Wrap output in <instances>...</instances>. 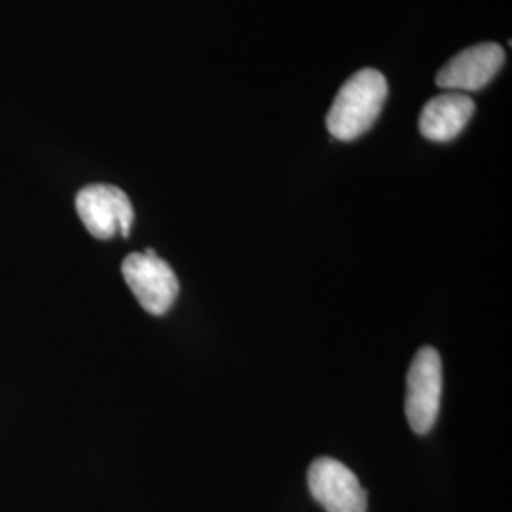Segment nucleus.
Returning <instances> with one entry per match:
<instances>
[{
	"label": "nucleus",
	"instance_id": "obj_1",
	"mask_svg": "<svg viewBox=\"0 0 512 512\" xmlns=\"http://www.w3.org/2000/svg\"><path fill=\"white\" fill-rule=\"evenodd\" d=\"M387 80L376 69H361L338 90L329 114L327 128L338 141H353L372 128L384 109Z\"/></svg>",
	"mask_w": 512,
	"mask_h": 512
},
{
	"label": "nucleus",
	"instance_id": "obj_2",
	"mask_svg": "<svg viewBox=\"0 0 512 512\" xmlns=\"http://www.w3.org/2000/svg\"><path fill=\"white\" fill-rule=\"evenodd\" d=\"M442 361L435 348H421L406 378V418L414 433L425 435L439 418Z\"/></svg>",
	"mask_w": 512,
	"mask_h": 512
},
{
	"label": "nucleus",
	"instance_id": "obj_3",
	"mask_svg": "<svg viewBox=\"0 0 512 512\" xmlns=\"http://www.w3.org/2000/svg\"><path fill=\"white\" fill-rule=\"evenodd\" d=\"M122 274L133 296L152 315H164L179 296V279L152 249L126 256Z\"/></svg>",
	"mask_w": 512,
	"mask_h": 512
},
{
	"label": "nucleus",
	"instance_id": "obj_4",
	"mask_svg": "<svg viewBox=\"0 0 512 512\" xmlns=\"http://www.w3.org/2000/svg\"><path fill=\"white\" fill-rule=\"evenodd\" d=\"M76 211L93 238H128L135 219L126 192L112 184H90L76 196Z\"/></svg>",
	"mask_w": 512,
	"mask_h": 512
},
{
	"label": "nucleus",
	"instance_id": "obj_5",
	"mask_svg": "<svg viewBox=\"0 0 512 512\" xmlns=\"http://www.w3.org/2000/svg\"><path fill=\"white\" fill-rule=\"evenodd\" d=\"M308 486L313 499L327 512H366L365 488L338 459H315L308 471Z\"/></svg>",
	"mask_w": 512,
	"mask_h": 512
},
{
	"label": "nucleus",
	"instance_id": "obj_6",
	"mask_svg": "<svg viewBox=\"0 0 512 512\" xmlns=\"http://www.w3.org/2000/svg\"><path fill=\"white\" fill-rule=\"evenodd\" d=\"M505 63V52L495 42H482L454 55L437 74L444 90L476 92L494 80Z\"/></svg>",
	"mask_w": 512,
	"mask_h": 512
},
{
	"label": "nucleus",
	"instance_id": "obj_7",
	"mask_svg": "<svg viewBox=\"0 0 512 512\" xmlns=\"http://www.w3.org/2000/svg\"><path fill=\"white\" fill-rule=\"evenodd\" d=\"M475 114V103L469 95L459 92L442 93L425 103L421 110V135L435 143L456 139Z\"/></svg>",
	"mask_w": 512,
	"mask_h": 512
}]
</instances>
